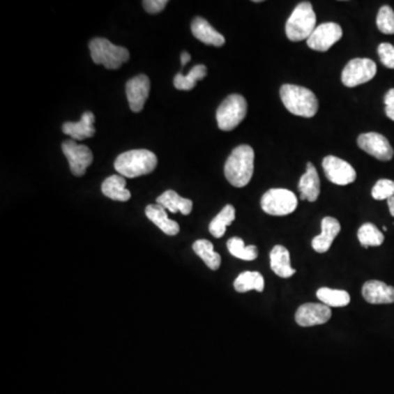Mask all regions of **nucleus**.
<instances>
[{
  "label": "nucleus",
  "mask_w": 394,
  "mask_h": 394,
  "mask_svg": "<svg viewBox=\"0 0 394 394\" xmlns=\"http://www.w3.org/2000/svg\"><path fill=\"white\" fill-rule=\"evenodd\" d=\"M255 171V151L249 145L234 148L225 165V176L232 185H248Z\"/></svg>",
  "instance_id": "1"
},
{
  "label": "nucleus",
  "mask_w": 394,
  "mask_h": 394,
  "mask_svg": "<svg viewBox=\"0 0 394 394\" xmlns=\"http://www.w3.org/2000/svg\"><path fill=\"white\" fill-rule=\"evenodd\" d=\"M280 99L290 113L297 116L312 117L319 109L315 94L305 86L284 84L280 90Z\"/></svg>",
  "instance_id": "2"
},
{
  "label": "nucleus",
  "mask_w": 394,
  "mask_h": 394,
  "mask_svg": "<svg viewBox=\"0 0 394 394\" xmlns=\"http://www.w3.org/2000/svg\"><path fill=\"white\" fill-rule=\"evenodd\" d=\"M157 156L146 149H135L121 153L114 162V168L124 178L146 176L157 167Z\"/></svg>",
  "instance_id": "3"
},
{
  "label": "nucleus",
  "mask_w": 394,
  "mask_h": 394,
  "mask_svg": "<svg viewBox=\"0 0 394 394\" xmlns=\"http://www.w3.org/2000/svg\"><path fill=\"white\" fill-rule=\"evenodd\" d=\"M315 17L312 5L309 1H303L295 8L286 22V36L291 42H301L308 40L315 30Z\"/></svg>",
  "instance_id": "4"
},
{
  "label": "nucleus",
  "mask_w": 394,
  "mask_h": 394,
  "mask_svg": "<svg viewBox=\"0 0 394 394\" xmlns=\"http://www.w3.org/2000/svg\"><path fill=\"white\" fill-rule=\"evenodd\" d=\"M92 61L98 65H103L107 69H119L130 61V52L123 46H116L109 40L96 38L89 43Z\"/></svg>",
  "instance_id": "5"
},
{
  "label": "nucleus",
  "mask_w": 394,
  "mask_h": 394,
  "mask_svg": "<svg viewBox=\"0 0 394 394\" xmlns=\"http://www.w3.org/2000/svg\"><path fill=\"white\" fill-rule=\"evenodd\" d=\"M247 112V100L241 94H230L217 109L218 128L226 132L234 130L245 119Z\"/></svg>",
  "instance_id": "6"
},
{
  "label": "nucleus",
  "mask_w": 394,
  "mask_h": 394,
  "mask_svg": "<svg viewBox=\"0 0 394 394\" xmlns=\"http://www.w3.org/2000/svg\"><path fill=\"white\" fill-rule=\"evenodd\" d=\"M298 199L295 193L286 188H271L261 199V207L272 216H286L297 209Z\"/></svg>",
  "instance_id": "7"
},
{
  "label": "nucleus",
  "mask_w": 394,
  "mask_h": 394,
  "mask_svg": "<svg viewBox=\"0 0 394 394\" xmlns=\"http://www.w3.org/2000/svg\"><path fill=\"white\" fill-rule=\"evenodd\" d=\"M377 74V65L369 59H351L342 72V82L349 88L370 82Z\"/></svg>",
  "instance_id": "8"
},
{
  "label": "nucleus",
  "mask_w": 394,
  "mask_h": 394,
  "mask_svg": "<svg viewBox=\"0 0 394 394\" xmlns=\"http://www.w3.org/2000/svg\"><path fill=\"white\" fill-rule=\"evenodd\" d=\"M65 157L68 159L70 171L75 176L86 174V169L92 165L93 155L89 147L78 145L74 139L66 140L61 145Z\"/></svg>",
  "instance_id": "9"
},
{
  "label": "nucleus",
  "mask_w": 394,
  "mask_h": 394,
  "mask_svg": "<svg viewBox=\"0 0 394 394\" xmlns=\"http://www.w3.org/2000/svg\"><path fill=\"white\" fill-rule=\"evenodd\" d=\"M322 165L326 179L336 185H349L356 180V170L341 158L328 156L323 159Z\"/></svg>",
  "instance_id": "10"
},
{
  "label": "nucleus",
  "mask_w": 394,
  "mask_h": 394,
  "mask_svg": "<svg viewBox=\"0 0 394 394\" xmlns=\"http://www.w3.org/2000/svg\"><path fill=\"white\" fill-rule=\"evenodd\" d=\"M343 30L335 22L322 23L313 31L307 44L313 51L326 52L341 40Z\"/></svg>",
  "instance_id": "11"
},
{
  "label": "nucleus",
  "mask_w": 394,
  "mask_h": 394,
  "mask_svg": "<svg viewBox=\"0 0 394 394\" xmlns=\"http://www.w3.org/2000/svg\"><path fill=\"white\" fill-rule=\"evenodd\" d=\"M358 147L365 153L377 158L380 161L391 160L394 156L393 148L389 140L378 132H366L357 138Z\"/></svg>",
  "instance_id": "12"
},
{
  "label": "nucleus",
  "mask_w": 394,
  "mask_h": 394,
  "mask_svg": "<svg viewBox=\"0 0 394 394\" xmlns=\"http://www.w3.org/2000/svg\"><path fill=\"white\" fill-rule=\"evenodd\" d=\"M151 92V79L146 75H138L126 84V97L132 112L138 113L145 107Z\"/></svg>",
  "instance_id": "13"
},
{
  "label": "nucleus",
  "mask_w": 394,
  "mask_h": 394,
  "mask_svg": "<svg viewBox=\"0 0 394 394\" xmlns=\"http://www.w3.org/2000/svg\"><path fill=\"white\" fill-rule=\"evenodd\" d=\"M332 317L330 307L324 303H305L298 308L296 312V322L298 326H321L328 322Z\"/></svg>",
  "instance_id": "14"
},
{
  "label": "nucleus",
  "mask_w": 394,
  "mask_h": 394,
  "mask_svg": "<svg viewBox=\"0 0 394 394\" xmlns=\"http://www.w3.org/2000/svg\"><path fill=\"white\" fill-rule=\"evenodd\" d=\"M363 297L372 305H389L394 303V287L380 280H368L363 286Z\"/></svg>",
  "instance_id": "15"
},
{
  "label": "nucleus",
  "mask_w": 394,
  "mask_h": 394,
  "mask_svg": "<svg viewBox=\"0 0 394 394\" xmlns=\"http://www.w3.org/2000/svg\"><path fill=\"white\" fill-rule=\"evenodd\" d=\"M321 226H322V232L313 238L311 244L315 252L326 253L330 250L334 239L341 232V224L338 219L333 217H324L321 222Z\"/></svg>",
  "instance_id": "16"
},
{
  "label": "nucleus",
  "mask_w": 394,
  "mask_h": 394,
  "mask_svg": "<svg viewBox=\"0 0 394 394\" xmlns=\"http://www.w3.org/2000/svg\"><path fill=\"white\" fill-rule=\"evenodd\" d=\"M298 190L301 192V201H309L310 203L317 201L320 195L321 185L318 171L311 162L307 165V170L299 181Z\"/></svg>",
  "instance_id": "17"
},
{
  "label": "nucleus",
  "mask_w": 394,
  "mask_h": 394,
  "mask_svg": "<svg viewBox=\"0 0 394 394\" xmlns=\"http://www.w3.org/2000/svg\"><path fill=\"white\" fill-rule=\"evenodd\" d=\"M94 114L90 111L84 112L79 122H66L63 125V132L74 140H84L91 138L96 134Z\"/></svg>",
  "instance_id": "18"
},
{
  "label": "nucleus",
  "mask_w": 394,
  "mask_h": 394,
  "mask_svg": "<svg viewBox=\"0 0 394 394\" xmlns=\"http://www.w3.org/2000/svg\"><path fill=\"white\" fill-rule=\"evenodd\" d=\"M192 33L197 40L207 44V45L220 47L226 43L224 36L217 32L213 26L209 24V21L201 17H196L192 22Z\"/></svg>",
  "instance_id": "19"
},
{
  "label": "nucleus",
  "mask_w": 394,
  "mask_h": 394,
  "mask_svg": "<svg viewBox=\"0 0 394 394\" xmlns=\"http://www.w3.org/2000/svg\"><path fill=\"white\" fill-rule=\"evenodd\" d=\"M145 213L147 218L165 234L176 236L180 232V226H179L178 222L169 219L165 207L161 206V205H158V204L157 205H148L146 207Z\"/></svg>",
  "instance_id": "20"
},
{
  "label": "nucleus",
  "mask_w": 394,
  "mask_h": 394,
  "mask_svg": "<svg viewBox=\"0 0 394 394\" xmlns=\"http://www.w3.org/2000/svg\"><path fill=\"white\" fill-rule=\"evenodd\" d=\"M271 268L275 274L282 278H289L295 274L290 264L289 251L282 245H275L271 251Z\"/></svg>",
  "instance_id": "21"
},
{
  "label": "nucleus",
  "mask_w": 394,
  "mask_h": 394,
  "mask_svg": "<svg viewBox=\"0 0 394 394\" xmlns=\"http://www.w3.org/2000/svg\"><path fill=\"white\" fill-rule=\"evenodd\" d=\"M157 204L168 209L173 214L180 211L181 214L185 215V216L191 214L192 209H193V202L191 199L181 197L176 191H172V190L161 194L157 199Z\"/></svg>",
  "instance_id": "22"
},
{
  "label": "nucleus",
  "mask_w": 394,
  "mask_h": 394,
  "mask_svg": "<svg viewBox=\"0 0 394 394\" xmlns=\"http://www.w3.org/2000/svg\"><path fill=\"white\" fill-rule=\"evenodd\" d=\"M125 185L126 180L124 176L114 174L105 179V182L102 183V193L113 201L128 202L130 199V192Z\"/></svg>",
  "instance_id": "23"
},
{
  "label": "nucleus",
  "mask_w": 394,
  "mask_h": 394,
  "mask_svg": "<svg viewBox=\"0 0 394 394\" xmlns=\"http://www.w3.org/2000/svg\"><path fill=\"white\" fill-rule=\"evenodd\" d=\"M193 250L211 270L217 271L220 267L222 257L215 251L214 245L209 240L202 239L194 242Z\"/></svg>",
  "instance_id": "24"
},
{
  "label": "nucleus",
  "mask_w": 394,
  "mask_h": 394,
  "mask_svg": "<svg viewBox=\"0 0 394 394\" xmlns=\"http://www.w3.org/2000/svg\"><path fill=\"white\" fill-rule=\"evenodd\" d=\"M234 286L238 293H248L250 290H257L262 293L265 282L262 274L259 272H244L236 278Z\"/></svg>",
  "instance_id": "25"
},
{
  "label": "nucleus",
  "mask_w": 394,
  "mask_h": 394,
  "mask_svg": "<svg viewBox=\"0 0 394 394\" xmlns=\"http://www.w3.org/2000/svg\"><path fill=\"white\" fill-rule=\"evenodd\" d=\"M207 76V68L205 65H196L190 70L188 76H184L182 73H179L174 79H173V84L178 90L193 89L196 86V82L203 80Z\"/></svg>",
  "instance_id": "26"
},
{
  "label": "nucleus",
  "mask_w": 394,
  "mask_h": 394,
  "mask_svg": "<svg viewBox=\"0 0 394 394\" xmlns=\"http://www.w3.org/2000/svg\"><path fill=\"white\" fill-rule=\"evenodd\" d=\"M236 219V209L232 205H227L222 211L211 220L209 224V232H211L215 238H222L226 234L227 227L234 222Z\"/></svg>",
  "instance_id": "27"
},
{
  "label": "nucleus",
  "mask_w": 394,
  "mask_h": 394,
  "mask_svg": "<svg viewBox=\"0 0 394 394\" xmlns=\"http://www.w3.org/2000/svg\"><path fill=\"white\" fill-rule=\"evenodd\" d=\"M317 297L321 303L328 307H346L351 303L349 294L345 290L331 289V288L323 287L317 291Z\"/></svg>",
  "instance_id": "28"
},
{
  "label": "nucleus",
  "mask_w": 394,
  "mask_h": 394,
  "mask_svg": "<svg viewBox=\"0 0 394 394\" xmlns=\"http://www.w3.org/2000/svg\"><path fill=\"white\" fill-rule=\"evenodd\" d=\"M227 248L234 257L243 259V261H253L259 255V250L255 245H248L247 247L243 240L238 236L228 240Z\"/></svg>",
  "instance_id": "29"
},
{
  "label": "nucleus",
  "mask_w": 394,
  "mask_h": 394,
  "mask_svg": "<svg viewBox=\"0 0 394 394\" xmlns=\"http://www.w3.org/2000/svg\"><path fill=\"white\" fill-rule=\"evenodd\" d=\"M357 236H358L359 242L364 248L379 247L384 241V234L370 222L363 225L359 228Z\"/></svg>",
  "instance_id": "30"
},
{
  "label": "nucleus",
  "mask_w": 394,
  "mask_h": 394,
  "mask_svg": "<svg viewBox=\"0 0 394 394\" xmlns=\"http://www.w3.org/2000/svg\"><path fill=\"white\" fill-rule=\"evenodd\" d=\"M377 26L384 34H394V11L390 6L380 8L377 15Z\"/></svg>",
  "instance_id": "31"
},
{
  "label": "nucleus",
  "mask_w": 394,
  "mask_h": 394,
  "mask_svg": "<svg viewBox=\"0 0 394 394\" xmlns=\"http://www.w3.org/2000/svg\"><path fill=\"white\" fill-rule=\"evenodd\" d=\"M372 197L377 201H384L394 195V182L388 179H381L374 184L372 191Z\"/></svg>",
  "instance_id": "32"
},
{
  "label": "nucleus",
  "mask_w": 394,
  "mask_h": 394,
  "mask_svg": "<svg viewBox=\"0 0 394 394\" xmlns=\"http://www.w3.org/2000/svg\"><path fill=\"white\" fill-rule=\"evenodd\" d=\"M380 61L388 68L394 69V46L390 43H382L378 46Z\"/></svg>",
  "instance_id": "33"
},
{
  "label": "nucleus",
  "mask_w": 394,
  "mask_h": 394,
  "mask_svg": "<svg viewBox=\"0 0 394 394\" xmlns=\"http://www.w3.org/2000/svg\"><path fill=\"white\" fill-rule=\"evenodd\" d=\"M168 3V0H145L143 1V7L148 13L157 15L161 13Z\"/></svg>",
  "instance_id": "34"
},
{
  "label": "nucleus",
  "mask_w": 394,
  "mask_h": 394,
  "mask_svg": "<svg viewBox=\"0 0 394 394\" xmlns=\"http://www.w3.org/2000/svg\"><path fill=\"white\" fill-rule=\"evenodd\" d=\"M384 105H386V114L390 120L394 122V88L390 89L384 97Z\"/></svg>",
  "instance_id": "35"
},
{
  "label": "nucleus",
  "mask_w": 394,
  "mask_h": 394,
  "mask_svg": "<svg viewBox=\"0 0 394 394\" xmlns=\"http://www.w3.org/2000/svg\"><path fill=\"white\" fill-rule=\"evenodd\" d=\"M190 61H191V55L188 52H183V53L181 54V64H182V67L185 66Z\"/></svg>",
  "instance_id": "36"
},
{
  "label": "nucleus",
  "mask_w": 394,
  "mask_h": 394,
  "mask_svg": "<svg viewBox=\"0 0 394 394\" xmlns=\"http://www.w3.org/2000/svg\"><path fill=\"white\" fill-rule=\"evenodd\" d=\"M388 206H389L390 214L394 217V195L387 199Z\"/></svg>",
  "instance_id": "37"
}]
</instances>
